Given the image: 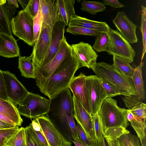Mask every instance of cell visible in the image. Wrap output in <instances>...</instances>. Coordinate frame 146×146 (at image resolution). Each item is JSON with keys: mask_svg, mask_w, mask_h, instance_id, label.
<instances>
[{"mask_svg": "<svg viewBox=\"0 0 146 146\" xmlns=\"http://www.w3.org/2000/svg\"><path fill=\"white\" fill-rule=\"evenodd\" d=\"M86 76L81 72L78 75L74 76L68 88L70 90L77 100L86 110L91 113L86 78Z\"/></svg>", "mask_w": 146, "mask_h": 146, "instance_id": "5bb4252c", "label": "cell"}, {"mask_svg": "<svg viewBox=\"0 0 146 146\" xmlns=\"http://www.w3.org/2000/svg\"><path fill=\"white\" fill-rule=\"evenodd\" d=\"M13 33L29 46H34L33 20L24 10L18 13L11 21Z\"/></svg>", "mask_w": 146, "mask_h": 146, "instance_id": "8992f818", "label": "cell"}, {"mask_svg": "<svg viewBox=\"0 0 146 146\" xmlns=\"http://www.w3.org/2000/svg\"><path fill=\"white\" fill-rule=\"evenodd\" d=\"M108 35L109 44L106 51L109 55L123 58L132 62L136 53L130 43L117 30L110 28Z\"/></svg>", "mask_w": 146, "mask_h": 146, "instance_id": "52a82bcc", "label": "cell"}, {"mask_svg": "<svg viewBox=\"0 0 146 146\" xmlns=\"http://www.w3.org/2000/svg\"><path fill=\"white\" fill-rule=\"evenodd\" d=\"M113 65L115 68L124 76L132 79L134 72L130 65L129 60L115 56H113Z\"/></svg>", "mask_w": 146, "mask_h": 146, "instance_id": "d4e9b609", "label": "cell"}, {"mask_svg": "<svg viewBox=\"0 0 146 146\" xmlns=\"http://www.w3.org/2000/svg\"><path fill=\"white\" fill-rule=\"evenodd\" d=\"M0 120L8 123L14 125L15 126L14 123L7 117L3 115L0 113Z\"/></svg>", "mask_w": 146, "mask_h": 146, "instance_id": "681fc988", "label": "cell"}, {"mask_svg": "<svg viewBox=\"0 0 146 146\" xmlns=\"http://www.w3.org/2000/svg\"><path fill=\"white\" fill-rule=\"evenodd\" d=\"M36 119L49 146H71V142L59 132L46 116L43 115Z\"/></svg>", "mask_w": 146, "mask_h": 146, "instance_id": "8fae6325", "label": "cell"}, {"mask_svg": "<svg viewBox=\"0 0 146 146\" xmlns=\"http://www.w3.org/2000/svg\"><path fill=\"white\" fill-rule=\"evenodd\" d=\"M144 62L142 61L140 64L134 69L132 78L137 95L141 100L145 98V92L142 76V70Z\"/></svg>", "mask_w": 146, "mask_h": 146, "instance_id": "cb8c5ba5", "label": "cell"}, {"mask_svg": "<svg viewBox=\"0 0 146 146\" xmlns=\"http://www.w3.org/2000/svg\"><path fill=\"white\" fill-rule=\"evenodd\" d=\"M56 1L40 0L39 8L42 18V25L53 27L57 22Z\"/></svg>", "mask_w": 146, "mask_h": 146, "instance_id": "44dd1931", "label": "cell"}, {"mask_svg": "<svg viewBox=\"0 0 146 146\" xmlns=\"http://www.w3.org/2000/svg\"><path fill=\"white\" fill-rule=\"evenodd\" d=\"M129 132L126 128L122 126H114L108 128L104 131L103 135L106 138L116 139L118 138L122 135Z\"/></svg>", "mask_w": 146, "mask_h": 146, "instance_id": "1f68e13d", "label": "cell"}, {"mask_svg": "<svg viewBox=\"0 0 146 146\" xmlns=\"http://www.w3.org/2000/svg\"><path fill=\"white\" fill-rule=\"evenodd\" d=\"M96 75L108 81L119 90L121 95H137L132 79L125 77L111 65L104 62H96L91 67Z\"/></svg>", "mask_w": 146, "mask_h": 146, "instance_id": "7a4b0ae2", "label": "cell"}, {"mask_svg": "<svg viewBox=\"0 0 146 146\" xmlns=\"http://www.w3.org/2000/svg\"><path fill=\"white\" fill-rule=\"evenodd\" d=\"M103 1L105 5H110L115 8H121L125 6L117 0H103Z\"/></svg>", "mask_w": 146, "mask_h": 146, "instance_id": "f6af8a7d", "label": "cell"}, {"mask_svg": "<svg viewBox=\"0 0 146 146\" xmlns=\"http://www.w3.org/2000/svg\"><path fill=\"white\" fill-rule=\"evenodd\" d=\"M97 141L98 146H110L107 140L104 135L101 139L97 140Z\"/></svg>", "mask_w": 146, "mask_h": 146, "instance_id": "bcb514c9", "label": "cell"}, {"mask_svg": "<svg viewBox=\"0 0 146 146\" xmlns=\"http://www.w3.org/2000/svg\"><path fill=\"white\" fill-rule=\"evenodd\" d=\"M106 138L110 146H120L118 139H113Z\"/></svg>", "mask_w": 146, "mask_h": 146, "instance_id": "c3c4849f", "label": "cell"}, {"mask_svg": "<svg viewBox=\"0 0 146 146\" xmlns=\"http://www.w3.org/2000/svg\"><path fill=\"white\" fill-rule=\"evenodd\" d=\"M73 116L79 124L90 141L95 140L94 123L92 114L88 113L73 95Z\"/></svg>", "mask_w": 146, "mask_h": 146, "instance_id": "7c38bea8", "label": "cell"}, {"mask_svg": "<svg viewBox=\"0 0 146 146\" xmlns=\"http://www.w3.org/2000/svg\"><path fill=\"white\" fill-rule=\"evenodd\" d=\"M66 32L75 35H85L96 36L102 32L78 27L69 26Z\"/></svg>", "mask_w": 146, "mask_h": 146, "instance_id": "d6a6232c", "label": "cell"}, {"mask_svg": "<svg viewBox=\"0 0 146 146\" xmlns=\"http://www.w3.org/2000/svg\"><path fill=\"white\" fill-rule=\"evenodd\" d=\"M4 146H26L25 128H19Z\"/></svg>", "mask_w": 146, "mask_h": 146, "instance_id": "83f0119b", "label": "cell"}, {"mask_svg": "<svg viewBox=\"0 0 146 146\" xmlns=\"http://www.w3.org/2000/svg\"><path fill=\"white\" fill-rule=\"evenodd\" d=\"M130 122L131 126L137 134L141 146H146V121H144L135 117Z\"/></svg>", "mask_w": 146, "mask_h": 146, "instance_id": "4316f807", "label": "cell"}, {"mask_svg": "<svg viewBox=\"0 0 146 146\" xmlns=\"http://www.w3.org/2000/svg\"><path fill=\"white\" fill-rule=\"evenodd\" d=\"M99 80L100 84L105 91L107 97L112 98L121 95V94L118 89L110 82L100 77Z\"/></svg>", "mask_w": 146, "mask_h": 146, "instance_id": "836d02e7", "label": "cell"}, {"mask_svg": "<svg viewBox=\"0 0 146 146\" xmlns=\"http://www.w3.org/2000/svg\"><path fill=\"white\" fill-rule=\"evenodd\" d=\"M37 136L44 146H49L41 128L36 119L31 123Z\"/></svg>", "mask_w": 146, "mask_h": 146, "instance_id": "b9f144b4", "label": "cell"}, {"mask_svg": "<svg viewBox=\"0 0 146 146\" xmlns=\"http://www.w3.org/2000/svg\"><path fill=\"white\" fill-rule=\"evenodd\" d=\"M0 98L7 101H10L7 96L2 71L0 69Z\"/></svg>", "mask_w": 146, "mask_h": 146, "instance_id": "7bdbcfd3", "label": "cell"}, {"mask_svg": "<svg viewBox=\"0 0 146 146\" xmlns=\"http://www.w3.org/2000/svg\"><path fill=\"white\" fill-rule=\"evenodd\" d=\"M118 140L120 146H141L138 137L130 132L122 135Z\"/></svg>", "mask_w": 146, "mask_h": 146, "instance_id": "4dcf8cb0", "label": "cell"}, {"mask_svg": "<svg viewBox=\"0 0 146 146\" xmlns=\"http://www.w3.org/2000/svg\"><path fill=\"white\" fill-rule=\"evenodd\" d=\"M68 26L82 27L106 33L110 29L105 22L92 20L76 15L72 17Z\"/></svg>", "mask_w": 146, "mask_h": 146, "instance_id": "d6986e66", "label": "cell"}, {"mask_svg": "<svg viewBox=\"0 0 146 146\" xmlns=\"http://www.w3.org/2000/svg\"><path fill=\"white\" fill-rule=\"evenodd\" d=\"M18 66L21 76L27 78L35 79L36 72L32 56H20L18 58Z\"/></svg>", "mask_w": 146, "mask_h": 146, "instance_id": "603a6c76", "label": "cell"}, {"mask_svg": "<svg viewBox=\"0 0 146 146\" xmlns=\"http://www.w3.org/2000/svg\"><path fill=\"white\" fill-rule=\"evenodd\" d=\"M39 4L40 0H29L27 7L24 10L33 19L38 14Z\"/></svg>", "mask_w": 146, "mask_h": 146, "instance_id": "60d3db41", "label": "cell"}, {"mask_svg": "<svg viewBox=\"0 0 146 146\" xmlns=\"http://www.w3.org/2000/svg\"><path fill=\"white\" fill-rule=\"evenodd\" d=\"M0 56L8 58L21 56L19 47L12 35L0 33Z\"/></svg>", "mask_w": 146, "mask_h": 146, "instance_id": "e0dca14e", "label": "cell"}, {"mask_svg": "<svg viewBox=\"0 0 146 146\" xmlns=\"http://www.w3.org/2000/svg\"><path fill=\"white\" fill-rule=\"evenodd\" d=\"M18 126L0 129V146H4L10 138L18 131Z\"/></svg>", "mask_w": 146, "mask_h": 146, "instance_id": "d590c367", "label": "cell"}, {"mask_svg": "<svg viewBox=\"0 0 146 146\" xmlns=\"http://www.w3.org/2000/svg\"><path fill=\"white\" fill-rule=\"evenodd\" d=\"M81 9L91 15H96L97 13L104 11L106 9L103 2L97 1H82Z\"/></svg>", "mask_w": 146, "mask_h": 146, "instance_id": "484cf974", "label": "cell"}, {"mask_svg": "<svg viewBox=\"0 0 146 146\" xmlns=\"http://www.w3.org/2000/svg\"><path fill=\"white\" fill-rule=\"evenodd\" d=\"M76 128L80 140L87 146H88L90 143V141L88 139L82 128L78 123L77 124Z\"/></svg>", "mask_w": 146, "mask_h": 146, "instance_id": "ee69618b", "label": "cell"}, {"mask_svg": "<svg viewBox=\"0 0 146 146\" xmlns=\"http://www.w3.org/2000/svg\"><path fill=\"white\" fill-rule=\"evenodd\" d=\"M141 19L139 27L142 34L143 50L141 56V61L146 52V7L141 5Z\"/></svg>", "mask_w": 146, "mask_h": 146, "instance_id": "e575fe53", "label": "cell"}, {"mask_svg": "<svg viewBox=\"0 0 146 146\" xmlns=\"http://www.w3.org/2000/svg\"><path fill=\"white\" fill-rule=\"evenodd\" d=\"M128 110L119 107L116 100L112 98H106L98 112L104 131L114 126L126 128L129 125L127 118Z\"/></svg>", "mask_w": 146, "mask_h": 146, "instance_id": "3957f363", "label": "cell"}, {"mask_svg": "<svg viewBox=\"0 0 146 146\" xmlns=\"http://www.w3.org/2000/svg\"><path fill=\"white\" fill-rule=\"evenodd\" d=\"M65 26L64 23L60 21L56 22L53 25L50 46L47 54L40 66H43L48 63L57 53L60 45L65 37L64 34Z\"/></svg>", "mask_w": 146, "mask_h": 146, "instance_id": "9a60e30c", "label": "cell"}, {"mask_svg": "<svg viewBox=\"0 0 146 146\" xmlns=\"http://www.w3.org/2000/svg\"><path fill=\"white\" fill-rule=\"evenodd\" d=\"M7 94L16 106L29 92L15 75L8 71H2Z\"/></svg>", "mask_w": 146, "mask_h": 146, "instance_id": "30bf717a", "label": "cell"}, {"mask_svg": "<svg viewBox=\"0 0 146 146\" xmlns=\"http://www.w3.org/2000/svg\"><path fill=\"white\" fill-rule=\"evenodd\" d=\"M109 40L108 33L102 32L96 36L92 47L98 52L106 51L108 45Z\"/></svg>", "mask_w": 146, "mask_h": 146, "instance_id": "f546056e", "label": "cell"}, {"mask_svg": "<svg viewBox=\"0 0 146 146\" xmlns=\"http://www.w3.org/2000/svg\"><path fill=\"white\" fill-rule=\"evenodd\" d=\"M18 105L17 109L20 115L36 119L46 115L48 113L50 100L38 94L29 92Z\"/></svg>", "mask_w": 146, "mask_h": 146, "instance_id": "277c9868", "label": "cell"}, {"mask_svg": "<svg viewBox=\"0 0 146 146\" xmlns=\"http://www.w3.org/2000/svg\"><path fill=\"white\" fill-rule=\"evenodd\" d=\"M122 98L126 107L131 110L135 106L140 104L142 102L137 95L129 96H124Z\"/></svg>", "mask_w": 146, "mask_h": 146, "instance_id": "ab89813d", "label": "cell"}, {"mask_svg": "<svg viewBox=\"0 0 146 146\" xmlns=\"http://www.w3.org/2000/svg\"><path fill=\"white\" fill-rule=\"evenodd\" d=\"M26 146H44L37 136L31 123L25 128Z\"/></svg>", "mask_w": 146, "mask_h": 146, "instance_id": "f1b7e54d", "label": "cell"}, {"mask_svg": "<svg viewBox=\"0 0 146 146\" xmlns=\"http://www.w3.org/2000/svg\"><path fill=\"white\" fill-rule=\"evenodd\" d=\"M75 0H57L55 4L57 21L62 22L68 26L72 17L75 15L74 8Z\"/></svg>", "mask_w": 146, "mask_h": 146, "instance_id": "ac0fdd59", "label": "cell"}, {"mask_svg": "<svg viewBox=\"0 0 146 146\" xmlns=\"http://www.w3.org/2000/svg\"><path fill=\"white\" fill-rule=\"evenodd\" d=\"M29 0H18V1L19 3L22 6L23 9H25L27 7L29 3Z\"/></svg>", "mask_w": 146, "mask_h": 146, "instance_id": "816d5d0a", "label": "cell"}, {"mask_svg": "<svg viewBox=\"0 0 146 146\" xmlns=\"http://www.w3.org/2000/svg\"><path fill=\"white\" fill-rule=\"evenodd\" d=\"M15 126L8 123L0 120V129L10 128L14 127Z\"/></svg>", "mask_w": 146, "mask_h": 146, "instance_id": "7dc6e473", "label": "cell"}, {"mask_svg": "<svg viewBox=\"0 0 146 146\" xmlns=\"http://www.w3.org/2000/svg\"><path fill=\"white\" fill-rule=\"evenodd\" d=\"M7 3L13 6L16 8H19V5L18 3V0H7Z\"/></svg>", "mask_w": 146, "mask_h": 146, "instance_id": "f907efd6", "label": "cell"}, {"mask_svg": "<svg viewBox=\"0 0 146 146\" xmlns=\"http://www.w3.org/2000/svg\"><path fill=\"white\" fill-rule=\"evenodd\" d=\"M0 113L11 120L16 126H20L23 120L17 106L10 101L0 98Z\"/></svg>", "mask_w": 146, "mask_h": 146, "instance_id": "7402d4cb", "label": "cell"}, {"mask_svg": "<svg viewBox=\"0 0 146 146\" xmlns=\"http://www.w3.org/2000/svg\"><path fill=\"white\" fill-rule=\"evenodd\" d=\"M112 22L117 31L130 43L137 42L136 34L137 26L129 19L124 11L118 12Z\"/></svg>", "mask_w": 146, "mask_h": 146, "instance_id": "4fadbf2b", "label": "cell"}, {"mask_svg": "<svg viewBox=\"0 0 146 146\" xmlns=\"http://www.w3.org/2000/svg\"><path fill=\"white\" fill-rule=\"evenodd\" d=\"M135 117L134 115L130 112V110L128 109L127 113V118L128 121L130 122V121L133 120Z\"/></svg>", "mask_w": 146, "mask_h": 146, "instance_id": "f5cc1de1", "label": "cell"}, {"mask_svg": "<svg viewBox=\"0 0 146 146\" xmlns=\"http://www.w3.org/2000/svg\"><path fill=\"white\" fill-rule=\"evenodd\" d=\"M92 116L96 139L97 140H99L102 137L103 135V125L98 112Z\"/></svg>", "mask_w": 146, "mask_h": 146, "instance_id": "f35d334b", "label": "cell"}, {"mask_svg": "<svg viewBox=\"0 0 146 146\" xmlns=\"http://www.w3.org/2000/svg\"><path fill=\"white\" fill-rule=\"evenodd\" d=\"M74 53L71 60L49 77L35 79L36 85L40 91L49 99L68 88L76 72L80 68L76 55Z\"/></svg>", "mask_w": 146, "mask_h": 146, "instance_id": "6da1fadb", "label": "cell"}, {"mask_svg": "<svg viewBox=\"0 0 146 146\" xmlns=\"http://www.w3.org/2000/svg\"><path fill=\"white\" fill-rule=\"evenodd\" d=\"M13 6L7 2L0 4V33L12 35L11 21L17 12Z\"/></svg>", "mask_w": 146, "mask_h": 146, "instance_id": "ffe728a7", "label": "cell"}, {"mask_svg": "<svg viewBox=\"0 0 146 146\" xmlns=\"http://www.w3.org/2000/svg\"><path fill=\"white\" fill-rule=\"evenodd\" d=\"M96 75L86 76V87L91 113L94 115L97 113L107 95Z\"/></svg>", "mask_w": 146, "mask_h": 146, "instance_id": "ba28073f", "label": "cell"}, {"mask_svg": "<svg viewBox=\"0 0 146 146\" xmlns=\"http://www.w3.org/2000/svg\"><path fill=\"white\" fill-rule=\"evenodd\" d=\"M52 27L42 25L39 37L33 46L31 54L35 68L40 66L49 49Z\"/></svg>", "mask_w": 146, "mask_h": 146, "instance_id": "9c48e42d", "label": "cell"}, {"mask_svg": "<svg viewBox=\"0 0 146 146\" xmlns=\"http://www.w3.org/2000/svg\"><path fill=\"white\" fill-rule=\"evenodd\" d=\"M34 42L35 43L38 38L42 25L43 20L40 8L37 14L33 19Z\"/></svg>", "mask_w": 146, "mask_h": 146, "instance_id": "8d00e7d4", "label": "cell"}, {"mask_svg": "<svg viewBox=\"0 0 146 146\" xmlns=\"http://www.w3.org/2000/svg\"><path fill=\"white\" fill-rule=\"evenodd\" d=\"M72 142L74 144L75 146H87V145L82 142L80 140H75Z\"/></svg>", "mask_w": 146, "mask_h": 146, "instance_id": "db71d44e", "label": "cell"}, {"mask_svg": "<svg viewBox=\"0 0 146 146\" xmlns=\"http://www.w3.org/2000/svg\"><path fill=\"white\" fill-rule=\"evenodd\" d=\"M71 46L76 55L80 68L86 67L90 69L96 62L98 55L88 43L81 41Z\"/></svg>", "mask_w": 146, "mask_h": 146, "instance_id": "2e32d148", "label": "cell"}, {"mask_svg": "<svg viewBox=\"0 0 146 146\" xmlns=\"http://www.w3.org/2000/svg\"><path fill=\"white\" fill-rule=\"evenodd\" d=\"M74 51L67 42L65 37L58 50L54 57L45 65L35 68V79L50 76L60 67L67 63L73 57Z\"/></svg>", "mask_w": 146, "mask_h": 146, "instance_id": "5b68a950", "label": "cell"}, {"mask_svg": "<svg viewBox=\"0 0 146 146\" xmlns=\"http://www.w3.org/2000/svg\"><path fill=\"white\" fill-rule=\"evenodd\" d=\"M88 146H98L97 141L96 139L90 141V143Z\"/></svg>", "mask_w": 146, "mask_h": 146, "instance_id": "11a10c76", "label": "cell"}, {"mask_svg": "<svg viewBox=\"0 0 146 146\" xmlns=\"http://www.w3.org/2000/svg\"><path fill=\"white\" fill-rule=\"evenodd\" d=\"M135 117L141 120L145 121L146 118V105L141 102L139 104L130 110Z\"/></svg>", "mask_w": 146, "mask_h": 146, "instance_id": "74e56055", "label": "cell"}]
</instances>
